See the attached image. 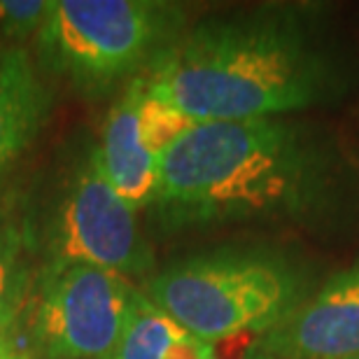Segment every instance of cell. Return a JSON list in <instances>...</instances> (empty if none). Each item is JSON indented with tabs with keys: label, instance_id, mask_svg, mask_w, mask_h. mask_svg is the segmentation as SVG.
<instances>
[{
	"label": "cell",
	"instance_id": "6da1fadb",
	"mask_svg": "<svg viewBox=\"0 0 359 359\" xmlns=\"http://www.w3.org/2000/svg\"><path fill=\"white\" fill-rule=\"evenodd\" d=\"M140 80L194 121H248L318 105L339 68L301 12L259 7L187 26Z\"/></svg>",
	"mask_w": 359,
	"mask_h": 359
},
{
	"label": "cell",
	"instance_id": "7a4b0ae2",
	"mask_svg": "<svg viewBox=\"0 0 359 359\" xmlns=\"http://www.w3.org/2000/svg\"><path fill=\"white\" fill-rule=\"evenodd\" d=\"M320 145L285 117L196 121L159 159L156 222L166 231L292 217L327 189Z\"/></svg>",
	"mask_w": 359,
	"mask_h": 359
},
{
	"label": "cell",
	"instance_id": "3957f363",
	"mask_svg": "<svg viewBox=\"0 0 359 359\" xmlns=\"http://www.w3.org/2000/svg\"><path fill=\"white\" fill-rule=\"evenodd\" d=\"M187 26L184 5L168 0H49L35 63L80 96L103 98L145 75Z\"/></svg>",
	"mask_w": 359,
	"mask_h": 359
},
{
	"label": "cell",
	"instance_id": "277c9868",
	"mask_svg": "<svg viewBox=\"0 0 359 359\" xmlns=\"http://www.w3.org/2000/svg\"><path fill=\"white\" fill-rule=\"evenodd\" d=\"M147 299L208 343L264 336L308 294L304 271L264 250L222 248L177 259L145 280Z\"/></svg>",
	"mask_w": 359,
	"mask_h": 359
},
{
	"label": "cell",
	"instance_id": "5b68a950",
	"mask_svg": "<svg viewBox=\"0 0 359 359\" xmlns=\"http://www.w3.org/2000/svg\"><path fill=\"white\" fill-rule=\"evenodd\" d=\"M31 259L40 266L91 264L124 278H149L152 250L138 215L100 168L96 140L56 170L19 219Z\"/></svg>",
	"mask_w": 359,
	"mask_h": 359
},
{
	"label": "cell",
	"instance_id": "8992f818",
	"mask_svg": "<svg viewBox=\"0 0 359 359\" xmlns=\"http://www.w3.org/2000/svg\"><path fill=\"white\" fill-rule=\"evenodd\" d=\"M35 271L24 306V350L31 359H114L140 297L138 287L91 264Z\"/></svg>",
	"mask_w": 359,
	"mask_h": 359
},
{
	"label": "cell",
	"instance_id": "52a82bcc",
	"mask_svg": "<svg viewBox=\"0 0 359 359\" xmlns=\"http://www.w3.org/2000/svg\"><path fill=\"white\" fill-rule=\"evenodd\" d=\"M255 359L359 357V264L336 273L250 348Z\"/></svg>",
	"mask_w": 359,
	"mask_h": 359
},
{
	"label": "cell",
	"instance_id": "ba28073f",
	"mask_svg": "<svg viewBox=\"0 0 359 359\" xmlns=\"http://www.w3.org/2000/svg\"><path fill=\"white\" fill-rule=\"evenodd\" d=\"M140 91L138 77L119 93L105 114L96 140L98 161L107 182L135 212L154 203L159 184V159L147 152L138 128Z\"/></svg>",
	"mask_w": 359,
	"mask_h": 359
},
{
	"label": "cell",
	"instance_id": "9c48e42d",
	"mask_svg": "<svg viewBox=\"0 0 359 359\" xmlns=\"http://www.w3.org/2000/svg\"><path fill=\"white\" fill-rule=\"evenodd\" d=\"M52 105V91L31 52L0 47V177L33 145Z\"/></svg>",
	"mask_w": 359,
	"mask_h": 359
},
{
	"label": "cell",
	"instance_id": "30bf717a",
	"mask_svg": "<svg viewBox=\"0 0 359 359\" xmlns=\"http://www.w3.org/2000/svg\"><path fill=\"white\" fill-rule=\"evenodd\" d=\"M33 276L19 217L0 208V339L14 336L31 294Z\"/></svg>",
	"mask_w": 359,
	"mask_h": 359
},
{
	"label": "cell",
	"instance_id": "8fae6325",
	"mask_svg": "<svg viewBox=\"0 0 359 359\" xmlns=\"http://www.w3.org/2000/svg\"><path fill=\"white\" fill-rule=\"evenodd\" d=\"M182 332L184 329L173 318H168L159 306H154L140 290L131 322H128L114 359H168L170 348Z\"/></svg>",
	"mask_w": 359,
	"mask_h": 359
},
{
	"label": "cell",
	"instance_id": "7c38bea8",
	"mask_svg": "<svg viewBox=\"0 0 359 359\" xmlns=\"http://www.w3.org/2000/svg\"><path fill=\"white\" fill-rule=\"evenodd\" d=\"M194 124H196V121L187 117L182 110H177L168 100L149 93L145 89V84H142L140 103H138V128H140V138L145 142L149 154L161 159L163 152H168Z\"/></svg>",
	"mask_w": 359,
	"mask_h": 359
},
{
	"label": "cell",
	"instance_id": "4fadbf2b",
	"mask_svg": "<svg viewBox=\"0 0 359 359\" xmlns=\"http://www.w3.org/2000/svg\"><path fill=\"white\" fill-rule=\"evenodd\" d=\"M49 12V0H0V42L3 49L24 47L38 38Z\"/></svg>",
	"mask_w": 359,
	"mask_h": 359
},
{
	"label": "cell",
	"instance_id": "5bb4252c",
	"mask_svg": "<svg viewBox=\"0 0 359 359\" xmlns=\"http://www.w3.org/2000/svg\"><path fill=\"white\" fill-rule=\"evenodd\" d=\"M0 359H31L24 346H19V341L14 336L0 339Z\"/></svg>",
	"mask_w": 359,
	"mask_h": 359
},
{
	"label": "cell",
	"instance_id": "9a60e30c",
	"mask_svg": "<svg viewBox=\"0 0 359 359\" xmlns=\"http://www.w3.org/2000/svg\"><path fill=\"white\" fill-rule=\"evenodd\" d=\"M245 359H255V357H252V355H250V353H248V357H245Z\"/></svg>",
	"mask_w": 359,
	"mask_h": 359
},
{
	"label": "cell",
	"instance_id": "2e32d148",
	"mask_svg": "<svg viewBox=\"0 0 359 359\" xmlns=\"http://www.w3.org/2000/svg\"><path fill=\"white\" fill-rule=\"evenodd\" d=\"M355 359H359V357H355Z\"/></svg>",
	"mask_w": 359,
	"mask_h": 359
}]
</instances>
